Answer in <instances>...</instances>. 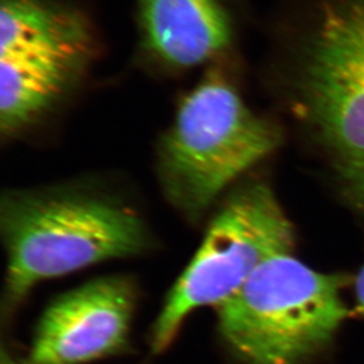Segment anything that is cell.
Here are the masks:
<instances>
[{"instance_id": "5b68a950", "label": "cell", "mask_w": 364, "mask_h": 364, "mask_svg": "<svg viewBox=\"0 0 364 364\" xmlns=\"http://www.w3.org/2000/svg\"><path fill=\"white\" fill-rule=\"evenodd\" d=\"M306 73L314 122L348 171L364 164V0H324Z\"/></svg>"}, {"instance_id": "30bf717a", "label": "cell", "mask_w": 364, "mask_h": 364, "mask_svg": "<svg viewBox=\"0 0 364 364\" xmlns=\"http://www.w3.org/2000/svg\"><path fill=\"white\" fill-rule=\"evenodd\" d=\"M349 176L353 182V193L364 209V164L349 172Z\"/></svg>"}, {"instance_id": "7c38bea8", "label": "cell", "mask_w": 364, "mask_h": 364, "mask_svg": "<svg viewBox=\"0 0 364 364\" xmlns=\"http://www.w3.org/2000/svg\"><path fill=\"white\" fill-rule=\"evenodd\" d=\"M0 364H26L25 362H19L17 360H14L11 354L6 353V350L4 349L1 350V361H0Z\"/></svg>"}, {"instance_id": "52a82bcc", "label": "cell", "mask_w": 364, "mask_h": 364, "mask_svg": "<svg viewBox=\"0 0 364 364\" xmlns=\"http://www.w3.org/2000/svg\"><path fill=\"white\" fill-rule=\"evenodd\" d=\"M141 37L165 65L189 69L227 48L230 19L220 0H137Z\"/></svg>"}, {"instance_id": "ba28073f", "label": "cell", "mask_w": 364, "mask_h": 364, "mask_svg": "<svg viewBox=\"0 0 364 364\" xmlns=\"http://www.w3.org/2000/svg\"><path fill=\"white\" fill-rule=\"evenodd\" d=\"M93 51L0 55V131L11 137L38 121L80 80Z\"/></svg>"}, {"instance_id": "8fae6325", "label": "cell", "mask_w": 364, "mask_h": 364, "mask_svg": "<svg viewBox=\"0 0 364 364\" xmlns=\"http://www.w3.org/2000/svg\"><path fill=\"white\" fill-rule=\"evenodd\" d=\"M355 295H356L358 310L364 316V265L355 279Z\"/></svg>"}, {"instance_id": "277c9868", "label": "cell", "mask_w": 364, "mask_h": 364, "mask_svg": "<svg viewBox=\"0 0 364 364\" xmlns=\"http://www.w3.org/2000/svg\"><path fill=\"white\" fill-rule=\"evenodd\" d=\"M294 242L291 223L268 186L250 184L231 193L152 326L151 350H166L193 310L222 304L264 262L291 252Z\"/></svg>"}, {"instance_id": "8992f818", "label": "cell", "mask_w": 364, "mask_h": 364, "mask_svg": "<svg viewBox=\"0 0 364 364\" xmlns=\"http://www.w3.org/2000/svg\"><path fill=\"white\" fill-rule=\"evenodd\" d=\"M136 288L124 276L92 279L58 296L36 329L26 364H82L127 348Z\"/></svg>"}, {"instance_id": "3957f363", "label": "cell", "mask_w": 364, "mask_h": 364, "mask_svg": "<svg viewBox=\"0 0 364 364\" xmlns=\"http://www.w3.org/2000/svg\"><path fill=\"white\" fill-rule=\"evenodd\" d=\"M277 141L272 124L256 116L229 82L210 76L183 100L161 141L163 191L182 213L200 216Z\"/></svg>"}, {"instance_id": "6da1fadb", "label": "cell", "mask_w": 364, "mask_h": 364, "mask_svg": "<svg viewBox=\"0 0 364 364\" xmlns=\"http://www.w3.org/2000/svg\"><path fill=\"white\" fill-rule=\"evenodd\" d=\"M0 225L7 310L45 279L137 256L150 245L144 222L134 209L82 190L11 191L1 200Z\"/></svg>"}, {"instance_id": "9c48e42d", "label": "cell", "mask_w": 364, "mask_h": 364, "mask_svg": "<svg viewBox=\"0 0 364 364\" xmlns=\"http://www.w3.org/2000/svg\"><path fill=\"white\" fill-rule=\"evenodd\" d=\"M60 50H95L80 12L48 0H1L0 55Z\"/></svg>"}, {"instance_id": "7a4b0ae2", "label": "cell", "mask_w": 364, "mask_h": 364, "mask_svg": "<svg viewBox=\"0 0 364 364\" xmlns=\"http://www.w3.org/2000/svg\"><path fill=\"white\" fill-rule=\"evenodd\" d=\"M343 277L289 254L264 262L216 306L218 333L241 364H302L350 316Z\"/></svg>"}]
</instances>
